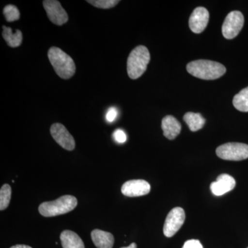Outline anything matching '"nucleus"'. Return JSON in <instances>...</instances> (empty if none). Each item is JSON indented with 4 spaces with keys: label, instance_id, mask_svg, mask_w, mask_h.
Listing matches in <instances>:
<instances>
[{
    "label": "nucleus",
    "instance_id": "9d476101",
    "mask_svg": "<svg viewBox=\"0 0 248 248\" xmlns=\"http://www.w3.org/2000/svg\"><path fill=\"white\" fill-rule=\"evenodd\" d=\"M151 191L149 183L143 179L130 180L124 183L122 187V192L124 195L129 197H141L146 195Z\"/></svg>",
    "mask_w": 248,
    "mask_h": 248
},
{
    "label": "nucleus",
    "instance_id": "0eeeda50",
    "mask_svg": "<svg viewBox=\"0 0 248 248\" xmlns=\"http://www.w3.org/2000/svg\"><path fill=\"white\" fill-rule=\"evenodd\" d=\"M186 219L184 209L180 207L173 208L166 217L164 226V234L166 237H172L182 228Z\"/></svg>",
    "mask_w": 248,
    "mask_h": 248
},
{
    "label": "nucleus",
    "instance_id": "f03ea898",
    "mask_svg": "<svg viewBox=\"0 0 248 248\" xmlns=\"http://www.w3.org/2000/svg\"><path fill=\"white\" fill-rule=\"evenodd\" d=\"M48 59L59 77L68 79L73 76L76 66L73 59L58 47H51L48 50Z\"/></svg>",
    "mask_w": 248,
    "mask_h": 248
},
{
    "label": "nucleus",
    "instance_id": "dca6fc26",
    "mask_svg": "<svg viewBox=\"0 0 248 248\" xmlns=\"http://www.w3.org/2000/svg\"><path fill=\"white\" fill-rule=\"evenodd\" d=\"M184 120L185 121L191 131L196 132L200 130L204 126L205 120L200 113L189 112L184 116Z\"/></svg>",
    "mask_w": 248,
    "mask_h": 248
},
{
    "label": "nucleus",
    "instance_id": "6ab92c4d",
    "mask_svg": "<svg viewBox=\"0 0 248 248\" xmlns=\"http://www.w3.org/2000/svg\"><path fill=\"white\" fill-rule=\"evenodd\" d=\"M12 190L9 184H4L0 190V210H4L9 206Z\"/></svg>",
    "mask_w": 248,
    "mask_h": 248
},
{
    "label": "nucleus",
    "instance_id": "1a4fd4ad",
    "mask_svg": "<svg viewBox=\"0 0 248 248\" xmlns=\"http://www.w3.org/2000/svg\"><path fill=\"white\" fill-rule=\"evenodd\" d=\"M43 5L49 19L53 24L62 26L68 22V14L62 8L60 1L56 0H45L43 1Z\"/></svg>",
    "mask_w": 248,
    "mask_h": 248
},
{
    "label": "nucleus",
    "instance_id": "4be33fe9",
    "mask_svg": "<svg viewBox=\"0 0 248 248\" xmlns=\"http://www.w3.org/2000/svg\"><path fill=\"white\" fill-rule=\"evenodd\" d=\"M113 138L116 142L119 143H124L126 141L127 137L125 132L121 129H117L113 133Z\"/></svg>",
    "mask_w": 248,
    "mask_h": 248
},
{
    "label": "nucleus",
    "instance_id": "f3484780",
    "mask_svg": "<svg viewBox=\"0 0 248 248\" xmlns=\"http://www.w3.org/2000/svg\"><path fill=\"white\" fill-rule=\"evenodd\" d=\"M3 38L6 41V44L12 48L19 46L22 42V33L19 30L13 32L12 29L10 27H3Z\"/></svg>",
    "mask_w": 248,
    "mask_h": 248
},
{
    "label": "nucleus",
    "instance_id": "393cba45",
    "mask_svg": "<svg viewBox=\"0 0 248 248\" xmlns=\"http://www.w3.org/2000/svg\"><path fill=\"white\" fill-rule=\"evenodd\" d=\"M11 248H32L29 246L26 245H16V246H12Z\"/></svg>",
    "mask_w": 248,
    "mask_h": 248
},
{
    "label": "nucleus",
    "instance_id": "4468645a",
    "mask_svg": "<svg viewBox=\"0 0 248 248\" xmlns=\"http://www.w3.org/2000/svg\"><path fill=\"white\" fill-rule=\"evenodd\" d=\"M91 238L97 248H112L113 246V235L108 232L94 230L91 232Z\"/></svg>",
    "mask_w": 248,
    "mask_h": 248
},
{
    "label": "nucleus",
    "instance_id": "2eb2a0df",
    "mask_svg": "<svg viewBox=\"0 0 248 248\" xmlns=\"http://www.w3.org/2000/svg\"><path fill=\"white\" fill-rule=\"evenodd\" d=\"M63 248H85L84 242L74 232L64 231L60 235Z\"/></svg>",
    "mask_w": 248,
    "mask_h": 248
},
{
    "label": "nucleus",
    "instance_id": "bb28decb",
    "mask_svg": "<svg viewBox=\"0 0 248 248\" xmlns=\"http://www.w3.org/2000/svg\"></svg>",
    "mask_w": 248,
    "mask_h": 248
},
{
    "label": "nucleus",
    "instance_id": "9b49d317",
    "mask_svg": "<svg viewBox=\"0 0 248 248\" xmlns=\"http://www.w3.org/2000/svg\"><path fill=\"white\" fill-rule=\"evenodd\" d=\"M209 22V12L204 7L194 10L189 19V27L195 33H201L205 30Z\"/></svg>",
    "mask_w": 248,
    "mask_h": 248
},
{
    "label": "nucleus",
    "instance_id": "20e7f679",
    "mask_svg": "<svg viewBox=\"0 0 248 248\" xmlns=\"http://www.w3.org/2000/svg\"><path fill=\"white\" fill-rule=\"evenodd\" d=\"M78 205V200L74 196L64 195L52 202H46L39 206L42 216L51 217L64 215L74 210Z\"/></svg>",
    "mask_w": 248,
    "mask_h": 248
},
{
    "label": "nucleus",
    "instance_id": "6e6552de",
    "mask_svg": "<svg viewBox=\"0 0 248 248\" xmlns=\"http://www.w3.org/2000/svg\"><path fill=\"white\" fill-rule=\"evenodd\" d=\"M50 133L55 141L67 151H71L76 148L74 138L68 131L66 127L62 124H53L50 127Z\"/></svg>",
    "mask_w": 248,
    "mask_h": 248
},
{
    "label": "nucleus",
    "instance_id": "aec40b11",
    "mask_svg": "<svg viewBox=\"0 0 248 248\" xmlns=\"http://www.w3.org/2000/svg\"><path fill=\"white\" fill-rule=\"evenodd\" d=\"M3 14L4 15L6 21L9 22L17 21L20 17V13H19V10L16 6L12 4H9L5 6Z\"/></svg>",
    "mask_w": 248,
    "mask_h": 248
},
{
    "label": "nucleus",
    "instance_id": "7ed1b4c3",
    "mask_svg": "<svg viewBox=\"0 0 248 248\" xmlns=\"http://www.w3.org/2000/svg\"><path fill=\"white\" fill-rule=\"evenodd\" d=\"M151 60L149 50L144 46H138L132 50L127 61V71L129 78L137 79L146 72Z\"/></svg>",
    "mask_w": 248,
    "mask_h": 248
},
{
    "label": "nucleus",
    "instance_id": "39448f33",
    "mask_svg": "<svg viewBox=\"0 0 248 248\" xmlns=\"http://www.w3.org/2000/svg\"><path fill=\"white\" fill-rule=\"evenodd\" d=\"M218 157L228 161H242L248 158V145L242 143H227L217 148Z\"/></svg>",
    "mask_w": 248,
    "mask_h": 248
},
{
    "label": "nucleus",
    "instance_id": "b1692460",
    "mask_svg": "<svg viewBox=\"0 0 248 248\" xmlns=\"http://www.w3.org/2000/svg\"><path fill=\"white\" fill-rule=\"evenodd\" d=\"M182 248H203L199 240L191 239L186 241Z\"/></svg>",
    "mask_w": 248,
    "mask_h": 248
},
{
    "label": "nucleus",
    "instance_id": "f257e3e1",
    "mask_svg": "<svg viewBox=\"0 0 248 248\" xmlns=\"http://www.w3.org/2000/svg\"><path fill=\"white\" fill-rule=\"evenodd\" d=\"M187 71L192 76L204 80L218 79L226 73V67L218 62L199 60L187 63Z\"/></svg>",
    "mask_w": 248,
    "mask_h": 248
},
{
    "label": "nucleus",
    "instance_id": "412c9836",
    "mask_svg": "<svg viewBox=\"0 0 248 248\" xmlns=\"http://www.w3.org/2000/svg\"><path fill=\"white\" fill-rule=\"evenodd\" d=\"M87 2L99 9H110L116 6L120 1L118 0H89Z\"/></svg>",
    "mask_w": 248,
    "mask_h": 248
},
{
    "label": "nucleus",
    "instance_id": "a878e982",
    "mask_svg": "<svg viewBox=\"0 0 248 248\" xmlns=\"http://www.w3.org/2000/svg\"><path fill=\"white\" fill-rule=\"evenodd\" d=\"M122 248H137V244L135 243H133L130 245V246H128V247H124Z\"/></svg>",
    "mask_w": 248,
    "mask_h": 248
},
{
    "label": "nucleus",
    "instance_id": "f8f14e48",
    "mask_svg": "<svg viewBox=\"0 0 248 248\" xmlns=\"http://www.w3.org/2000/svg\"><path fill=\"white\" fill-rule=\"evenodd\" d=\"M236 186V181L229 174H222L217 177L216 182L210 184V190L214 195L219 197L232 190Z\"/></svg>",
    "mask_w": 248,
    "mask_h": 248
},
{
    "label": "nucleus",
    "instance_id": "a211bd4d",
    "mask_svg": "<svg viewBox=\"0 0 248 248\" xmlns=\"http://www.w3.org/2000/svg\"><path fill=\"white\" fill-rule=\"evenodd\" d=\"M233 105L236 110L241 112H248V87L241 90L234 96Z\"/></svg>",
    "mask_w": 248,
    "mask_h": 248
},
{
    "label": "nucleus",
    "instance_id": "5701e85b",
    "mask_svg": "<svg viewBox=\"0 0 248 248\" xmlns=\"http://www.w3.org/2000/svg\"><path fill=\"white\" fill-rule=\"evenodd\" d=\"M117 116H118V110L115 107H111L107 111L106 118H107V122L112 123L117 119Z\"/></svg>",
    "mask_w": 248,
    "mask_h": 248
},
{
    "label": "nucleus",
    "instance_id": "423d86ee",
    "mask_svg": "<svg viewBox=\"0 0 248 248\" xmlns=\"http://www.w3.org/2000/svg\"><path fill=\"white\" fill-rule=\"evenodd\" d=\"M244 17L240 11H234L226 16L222 26V33L228 40L234 39L239 35L244 27Z\"/></svg>",
    "mask_w": 248,
    "mask_h": 248
},
{
    "label": "nucleus",
    "instance_id": "ddd939ff",
    "mask_svg": "<svg viewBox=\"0 0 248 248\" xmlns=\"http://www.w3.org/2000/svg\"><path fill=\"white\" fill-rule=\"evenodd\" d=\"M164 136L170 140H174L182 130V125L179 121L172 115H168L162 120L161 123Z\"/></svg>",
    "mask_w": 248,
    "mask_h": 248
}]
</instances>
